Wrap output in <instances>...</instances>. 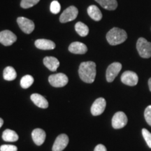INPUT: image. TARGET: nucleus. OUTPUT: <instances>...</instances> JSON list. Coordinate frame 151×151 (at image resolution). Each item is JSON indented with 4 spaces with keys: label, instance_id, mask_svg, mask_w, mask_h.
<instances>
[{
    "label": "nucleus",
    "instance_id": "7c9ffc66",
    "mask_svg": "<svg viewBox=\"0 0 151 151\" xmlns=\"http://www.w3.org/2000/svg\"><path fill=\"white\" fill-rule=\"evenodd\" d=\"M3 124H4V120H3V119H1V118H0V128L1 127V126L3 125Z\"/></svg>",
    "mask_w": 151,
    "mask_h": 151
},
{
    "label": "nucleus",
    "instance_id": "ddd939ff",
    "mask_svg": "<svg viewBox=\"0 0 151 151\" xmlns=\"http://www.w3.org/2000/svg\"><path fill=\"white\" fill-rule=\"evenodd\" d=\"M69 50L73 54L83 55L86 53L88 51V48L83 43L76 41V42L71 43L69 45Z\"/></svg>",
    "mask_w": 151,
    "mask_h": 151
},
{
    "label": "nucleus",
    "instance_id": "9b49d317",
    "mask_svg": "<svg viewBox=\"0 0 151 151\" xmlns=\"http://www.w3.org/2000/svg\"><path fill=\"white\" fill-rule=\"evenodd\" d=\"M106 102L105 99L102 97L98 98L94 101L91 106V113L94 116H97L101 115L106 109Z\"/></svg>",
    "mask_w": 151,
    "mask_h": 151
},
{
    "label": "nucleus",
    "instance_id": "7ed1b4c3",
    "mask_svg": "<svg viewBox=\"0 0 151 151\" xmlns=\"http://www.w3.org/2000/svg\"><path fill=\"white\" fill-rule=\"evenodd\" d=\"M137 49L139 55L143 58L151 57V43L144 38H139L137 43Z\"/></svg>",
    "mask_w": 151,
    "mask_h": 151
},
{
    "label": "nucleus",
    "instance_id": "4468645a",
    "mask_svg": "<svg viewBox=\"0 0 151 151\" xmlns=\"http://www.w3.org/2000/svg\"><path fill=\"white\" fill-rule=\"evenodd\" d=\"M32 137L34 142L37 146H41L44 143L45 139H46V132L40 128H37L34 129L32 133Z\"/></svg>",
    "mask_w": 151,
    "mask_h": 151
},
{
    "label": "nucleus",
    "instance_id": "393cba45",
    "mask_svg": "<svg viewBox=\"0 0 151 151\" xmlns=\"http://www.w3.org/2000/svg\"><path fill=\"white\" fill-rule=\"evenodd\" d=\"M60 9H61L60 4L58 2V1H56V0L52 1L51 4H50V12H51L52 14H58L60 11Z\"/></svg>",
    "mask_w": 151,
    "mask_h": 151
},
{
    "label": "nucleus",
    "instance_id": "412c9836",
    "mask_svg": "<svg viewBox=\"0 0 151 151\" xmlns=\"http://www.w3.org/2000/svg\"><path fill=\"white\" fill-rule=\"evenodd\" d=\"M75 29L81 37H85L89 33V28L82 22H78L75 24Z\"/></svg>",
    "mask_w": 151,
    "mask_h": 151
},
{
    "label": "nucleus",
    "instance_id": "bb28decb",
    "mask_svg": "<svg viewBox=\"0 0 151 151\" xmlns=\"http://www.w3.org/2000/svg\"><path fill=\"white\" fill-rule=\"evenodd\" d=\"M144 117L147 123L151 126V105L147 106L144 112Z\"/></svg>",
    "mask_w": 151,
    "mask_h": 151
},
{
    "label": "nucleus",
    "instance_id": "aec40b11",
    "mask_svg": "<svg viewBox=\"0 0 151 151\" xmlns=\"http://www.w3.org/2000/svg\"><path fill=\"white\" fill-rule=\"evenodd\" d=\"M18 135L15 131L7 129L4 131L2 134V139L7 142H15L18 140Z\"/></svg>",
    "mask_w": 151,
    "mask_h": 151
},
{
    "label": "nucleus",
    "instance_id": "dca6fc26",
    "mask_svg": "<svg viewBox=\"0 0 151 151\" xmlns=\"http://www.w3.org/2000/svg\"><path fill=\"white\" fill-rule=\"evenodd\" d=\"M35 46L40 50H52L55 48V43L48 39H37L35 41Z\"/></svg>",
    "mask_w": 151,
    "mask_h": 151
},
{
    "label": "nucleus",
    "instance_id": "6ab92c4d",
    "mask_svg": "<svg viewBox=\"0 0 151 151\" xmlns=\"http://www.w3.org/2000/svg\"><path fill=\"white\" fill-rule=\"evenodd\" d=\"M101 7L108 11H114L118 7L116 0H95Z\"/></svg>",
    "mask_w": 151,
    "mask_h": 151
},
{
    "label": "nucleus",
    "instance_id": "1a4fd4ad",
    "mask_svg": "<svg viewBox=\"0 0 151 151\" xmlns=\"http://www.w3.org/2000/svg\"><path fill=\"white\" fill-rule=\"evenodd\" d=\"M16 35L10 30H4L0 32V43L4 46H11L16 42Z\"/></svg>",
    "mask_w": 151,
    "mask_h": 151
},
{
    "label": "nucleus",
    "instance_id": "20e7f679",
    "mask_svg": "<svg viewBox=\"0 0 151 151\" xmlns=\"http://www.w3.org/2000/svg\"><path fill=\"white\" fill-rule=\"evenodd\" d=\"M48 81L50 84L55 88H62L68 83L69 79L65 73H59L50 75L48 77Z\"/></svg>",
    "mask_w": 151,
    "mask_h": 151
},
{
    "label": "nucleus",
    "instance_id": "f3484780",
    "mask_svg": "<svg viewBox=\"0 0 151 151\" xmlns=\"http://www.w3.org/2000/svg\"><path fill=\"white\" fill-rule=\"evenodd\" d=\"M43 64L51 71H55L60 66L59 60L55 57H46L43 59Z\"/></svg>",
    "mask_w": 151,
    "mask_h": 151
},
{
    "label": "nucleus",
    "instance_id": "b1692460",
    "mask_svg": "<svg viewBox=\"0 0 151 151\" xmlns=\"http://www.w3.org/2000/svg\"><path fill=\"white\" fill-rule=\"evenodd\" d=\"M40 0H22L20 2V6L23 9H29L37 4Z\"/></svg>",
    "mask_w": 151,
    "mask_h": 151
},
{
    "label": "nucleus",
    "instance_id": "a211bd4d",
    "mask_svg": "<svg viewBox=\"0 0 151 151\" xmlns=\"http://www.w3.org/2000/svg\"><path fill=\"white\" fill-rule=\"evenodd\" d=\"M88 14L94 21H99L102 18V14L97 6L91 5L88 8Z\"/></svg>",
    "mask_w": 151,
    "mask_h": 151
},
{
    "label": "nucleus",
    "instance_id": "2eb2a0df",
    "mask_svg": "<svg viewBox=\"0 0 151 151\" xmlns=\"http://www.w3.org/2000/svg\"><path fill=\"white\" fill-rule=\"evenodd\" d=\"M32 101H33L34 104L38 107L41 109H47L48 107V101L44 97H43L41 94L35 93L31 95Z\"/></svg>",
    "mask_w": 151,
    "mask_h": 151
},
{
    "label": "nucleus",
    "instance_id": "f8f14e48",
    "mask_svg": "<svg viewBox=\"0 0 151 151\" xmlns=\"http://www.w3.org/2000/svg\"><path fill=\"white\" fill-rule=\"evenodd\" d=\"M69 143V137L65 134H60L56 138L53 146L52 151H62L67 146Z\"/></svg>",
    "mask_w": 151,
    "mask_h": 151
},
{
    "label": "nucleus",
    "instance_id": "0eeeda50",
    "mask_svg": "<svg viewBox=\"0 0 151 151\" xmlns=\"http://www.w3.org/2000/svg\"><path fill=\"white\" fill-rule=\"evenodd\" d=\"M127 117L122 111L116 113L112 118V126L114 129H121L127 123Z\"/></svg>",
    "mask_w": 151,
    "mask_h": 151
},
{
    "label": "nucleus",
    "instance_id": "c85d7f7f",
    "mask_svg": "<svg viewBox=\"0 0 151 151\" xmlns=\"http://www.w3.org/2000/svg\"><path fill=\"white\" fill-rule=\"evenodd\" d=\"M94 151H107L106 148L102 144H99L95 147Z\"/></svg>",
    "mask_w": 151,
    "mask_h": 151
},
{
    "label": "nucleus",
    "instance_id": "39448f33",
    "mask_svg": "<svg viewBox=\"0 0 151 151\" xmlns=\"http://www.w3.org/2000/svg\"><path fill=\"white\" fill-rule=\"evenodd\" d=\"M78 14V9L74 6H71L63 11V13L60 17V21L62 23H66V22L72 21L77 18Z\"/></svg>",
    "mask_w": 151,
    "mask_h": 151
},
{
    "label": "nucleus",
    "instance_id": "9d476101",
    "mask_svg": "<svg viewBox=\"0 0 151 151\" xmlns=\"http://www.w3.org/2000/svg\"><path fill=\"white\" fill-rule=\"evenodd\" d=\"M121 81L122 83L129 86H134L138 83L139 77L134 71H126L121 76Z\"/></svg>",
    "mask_w": 151,
    "mask_h": 151
},
{
    "label": "nucleus",
    "instance_id": "cd10ccee",
    "mask_svg": "<svg viewBox=\"0 0 151 151\" xmlns=\"http://www.w3.org/2000/svg\"><path fill=\"white\" fill-rule=\"evenodd\" d=\"M0 151H18V148L14 145H2L0 147Z\"/></svg>",
    "mask_w": 151,
    "mask_h": 151
},
{
    "label": "nucleus",
    "instance_id": "4be33fe9",
    "mask_svg": "<svg viewBox=\"0 0 151 151\" xmlns=\"http://www.w3.org/2000/svg\"><path fill=\"white\" fill-rule=\"evenodd\" d=\"M3 76L6 81H14L17 76L16 71L14 67H7L4 70Z\"/></svg>",
    "mask_w": 151,
    "mask_h": 151
},
{
    "label": "nucleus",
    "instance_id": "423d86ee",
    "mask_svg": "<svg viewBox=\"0 0 151 151\" xmlns=\"http://www.w3.org/2000/svg\"><path fill=\"white\" fill-rule=\"evenodd\" d=\"M17 22H18L19 27L23 32L24 33L29 34L32 33L35 29V25L32 20H29L24 17H19L17 18Z\"/></svg>",
    "mask_w": 151,
    "mask_h": 151
},
{
    "label": "nucleus",
    "instance_id": "f257e3e1",
    "mask_svg": "<svg viewBox=\"0 0 151 151\" xmlns=\"http://www.w3.org/2000/svg\"><path fill=\"white\" fill-rule=\"evenodd\" d=\"M78 74L83 82L92 83L96 77V64L91 61L82 62L79 67Z\"/></svg>",
    "mask_w": 151,
    "mask_h": 151
},
{
    "label": "nucleus",
    "instance_id": "f03ea898",
    "mask_svg": "<svg viewBox=\"0 0 151 151\" xmlns=\"http://www.w3.org/2000/svg\"><path fill=\"white\" fill-rule=\"evenodd\" d=\"M127 39V35L124 29L113 27L107 33L106 39L111 46L121 44Z\"/></svg>",
    "mask_w": 151,
    "mask_h": 151
},
{
    "label": "nucleus",
    "instance_id": "6e6552de",
    "mask_svg": "<svg viewBox=\"0 0 151 151\" xmlns=\"http://www.w3.org/2000/svg\"><path fill=\"white\" fill-rule=\"evenodd\" d=\"M122 69V65L120 62H113L107 68L106 77L108 82L111 83L114 81L116 77Z\"/></svg>",
    "mask_w": 151,
    "mask_h": 151
},
{
    "label": "nucleus",
    "instance_id": "5701e85b",
    "mask_svg": "<svg viewBox=\"0 0 151 151\" xmlns=\"http://www.w3.org/2000/svg\"><path fill=\"white\" fill-rule=\"evenodd\" d=\"M34 83V78L30 75H26L22 77L20 80V86L23 89L29 88Z\"/></svg>",
    "mask_w": 151,
    "mask_h": 151
},
{
    "label": "nucleus",
    "instance_id": "a878e982",
    "mask_svg": "<svg viewBox=\"0 0 151 151\" xmlns=\"http://www.w3.org/2000/svg\"><path fill=\"white\" fill-rule=\"evenodd\" d=\"M142 134L148 147L151 148V133L146 129H143Z\"/></svg>",
    "mask_w": 151,
    "mask_h": 151
},
{
    "label": "nucleus",
    "instance_id": "c756f323",
    "mask_svg": "<svg viewBox=\"0 0 151 151\" xmlns=\"http://www.w3.org/2000/svg\"><path fill=\"white\" fill-rule=\"evenodd\" d=\"M148 86H149V89H150L151 92V78L148 80Z\"/></svg>",
    "mask_w": 151,
    "mask_h": 151
}]
</instances>
